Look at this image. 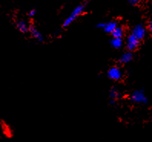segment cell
I'll return each instance as SVG.
<instances>
[{
    "instance_id": "6da1fadb",
    "label": "cell",
    "mask_w": 152,
    "mask_h": 142,
    "mask_svg": "<svg viewBox=\"0 0 152 142\" xmlns=\"http://www.w3.org/2000/svg\"><path fill=\"white\" fill-rule=\"evenodd\" d=\"M86 3H82L80 4L78 6H76L74 9L72 10V12L70 13V15L67 17L65 20L63 22V24H62V27L63 28H68L72 24L73 22L78 19L80 15H82L84 13L85 10H86Z\"/></svg>"
},
{
    "instance_id": "7a4b0ae2",
    "label": "cell",
    "mask_w": 152,
    "mask_h": 142,
    "mask_svg": "<svg viewBox=\"0 0 152 142\" xmlns=\"http://www.w3.org/2000/svg\"><path fill=\"white\" fill-rule=\"evenodd\" d=\"M130 100L132 102L142 105H146L149 101L144 89H136L133 91L130 96Z\"/></svg>"
},
{
    "instance_id": "3957f363",
    "label": "cell",
    "mask_w": 152,
    "mask_h": 142,
    "mask_svg": "<svg viewBox=\"0 0 152 142\" xmlns=\"http://www.w3.org/2000/svg\"><path fill=\"white\" fill-rule=\"evenodd\" d=\"M140 44H141V41H139L134 35L130 34L126 38L125 48H126L127 50L133 52L137 50V49H138Z\"/></svg>"
},
{
    "instance_id": "277c9868",
    "label": "cell",
    "mask_w": 152,
    "mask_h": 142,
    "mask_svg": "<svg viewBox=\"0 0 152 142\" xmlns=\"http://www.w3.org/2000/svg\"><path fill=\"white\" fill-rule=\"evenodd\" d=\"M108 77L113 81H120L124 77V73L118 66H111L107 72Z\"/></svg>"
},
{
    "instance_id": "5b68a950",
    "label": "cell",
    "mask_w": 152,
    "mask_h": 142,
    "mask_svg": "<svg viewBox=\"0 0 152 142\" xmlns=\"http://www.w3.org/2000/svg\"><path fill=\"white\" fill-rule=\"evenodd\" d=\"M147 32L148 31L145 25H143L142 24H137L133 28L132 34L134 35L139 41H142L146 37Z\"/></svg>"
},
{
    "instance_id": "8992f818",
    "label": "cell",
    "mask_w": 152,
    "mask_h": 142,
    "mask_svg": "<svg viewBox=\"0 0 152 142\" xmlns=\"http://www.w3.org/2000/svg\"><path fill=\"white\" fill-rule=\"evenodd\" d=\"M28 33L31 35L32 37L35 40L40 43H43L45 41L44 35H42L40 31L38 30V28L33 25H29V28H28Z\"/></svg>"
},
{
    "instance_id": "52a82bcc",
    "label": "cell",
    "mask_w": 152,
    "mask_h": 142,
    "mask_svg": "<svg viewBox=\"0 0 152 142\" xmlns=\"http://www.w3.org/2000/svg\"><path fill=\"white\" fill-rule=\"evenodd\" d=\"M134 59V54L132 51H128L124 52V54H122L120 56L118 59V62L121 64L124 65L128 64V63H131Z\"/></svg>"
},
{
    "instance_id": "ba28073f",
    "label": "cell",
    "mask_w": 152,
    "mask_h": 142,
    "mask_svg": "<svg viewBox=\"0 0 152 142\" xmlns=\"http://www.w3.org/2000/svg\"><path fill=\"white\" fill-rule=\"evenodd\" d=\"M118 25L116 21H109V22H104V25L102 30H103L104 32L107 34H111Z\"/></svg>"
},
{
    "instance_id": "9c48e42d",
    "label": "cell",
    "mask_w": 152,
    "mask_h": 142,
    "mask_svg": "<svg viewBox=\"0 0 152 142\" xmlns=\"http://www.w3.org/2000/svg\"><path fill=\"white\" fill-rule=\"evenodd\" d=\"M17 30L19 31V32L22 34H26L27 32H28V28H29V25L28 24V22L24 20H20L17 21L16 24Z\"/></svg>"
},
{
    "instance_id": "30bf717a",
    "label": "cell",
    "mask_w": 152,
    "mask_h": 142,
    "mask_svg": "<svg viewBox=\"0 0 152 142\" xmlns=\"http://www.w3.org/2000/svg\"><path fill=\"white\" fill-rule=\"evenodd\" d=\"M111 43V47L115 49H121V48H122L124 46V42L123 38H121V37H112L110 41Z\"/></svg>"
},
{
    "instance_id": "8fae6325",
    "label": "cell",
    "mask_w": 152,
    "mask_h": 142,
    "mask_svg": "<svg viewBox=\"0 0 152 142\" xmlns=\"http://www.w3.org/2000/svg\"><path fill=\"white\" fill-rule=\"evenodd\" d=\"M124 34H125V31H124V27L118 25L111 35L112 37H121V38H123V37L124 36Z\"/></svg>"
},
{
    "instance_id": "7c38bea8",
    "label": "cell",
    "mask_w": 152,
    "mask_h": 142,
    "mask_svg": "<svg viewBox=\"0 0 152 142\" xmlns=\"http://www.w3.org/2000/svg\"><path fill=\"white\" fill-rule=\"evenodd\" d=\"M121 92L117 87H112V88L110 89L109 91V98L111 100H115V101H117L118 99L121 98Z\"/></svg>"
},
{
    "instance_id": "4fadbf2b",
    "label": "cell",
    "mask_w": 152,
    "mask_h": 142,
    "mask_svg": "<svg viewBox=\"0 0 152 142\" xmlns=\"http://www.w3.org/2000/svg\"><path fill=\"white\" fill-rule=\"evenodd\" d=\"M128 1L132 6H137L141 2V0H128Z\"/></svg>"
},
{
    "instance_id": "5bb4252c",
    "label": "cell",
    "mask_w": 152,
    "mask_h": 142,
    "mask_svg": "<svg viewBox=\"0 0 152 142\" xmlns=\"http://www.w3.org/2000/svg\"><path fill=\"white\" fill-rule=\"evenodd\" d=\"M35 15H36V10L35 9H31L28 13V15L29 17H31V18L34 17Z\"/></svg>"
},
{
    "instance_id": "9a60e30c",
    "label": "cell",
    "mask_w": 152,
    "mask_h": 142,
    "mask_svg": "<svg viewBox=\"0 0 152 142\" xmlns=\"http://www.w3.org/2000/svg\"><path fill=\"white\" fill-rule=\"evenodd\" d=\"M147 28V31H149V32H152V22H149L148 25L146 27Z\"/></svg>"
}]
</instances>
